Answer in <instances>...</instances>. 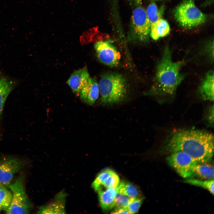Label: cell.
<instances>
[{"label": "cell", "mask_w": 214, "mask_h": 214, "mask_svg": "<svg viewBox=\"0 0 214 214\" xmlns=\"http://www.w3.org/2000/svg\"><path fill=\"white\" fill-rule=\"evenodd\" d=\"M142 202V199L139 197L131 198L127 207L130 214L137 212L141 205Z\"/></svg>", "instance_id": "cell-25"}, {"label": "cell", "mask_w": 214, "mask_h": 214, "mask_svg": "<svg viewBox=\"0 0 214 214\" xmlns=\"http://www.w3.org/2000/svg\"><path fill=\"white\" fill-rule=\"evenodd\" d=\"M66 195L63 192L58 193L51 202L39 208L38 214L65 213V200Z\"/></svg>", "instance_id": "cell-12"}, {"label": "cell", "mask_w": 214, "mask_h": 214, "mask_svg": "<svg viewBox=\"0 0 214 214\" xmlns=\"http://www.w3.org/2000/svg\"><path fill=\"white\" fill-rule=\"evenodd\" d=\"M1 210L0 209V211H1Z\"/></svg>", "instance_id": "cell-32"}, {"label": "cell", "mask_w": 214, "mask_h": 214, "mask_svg": "<svg viewBox=\"0 0 214 214\" xmlns=\"http://www.w3.org/2000/svg\"><path fill=\"white\" fill-rule=\"evenodd\" d=\"M213 106V105L212 107H211L210 110H209V113L208 114V119L209 120V121L211 123L213 122V119H214V108Z\"/></svg>", "instance_id": "cell-28"}, {"label": "cell", "mask_w": 214, "mask_h": 214, "mask_svg": "<svg viewBox=\"0 0 214 214\" xmlns=\"http://www.w3.org/2000/svg\"><path fill=\"white\" fill-rule=\"evenodd\" d=\"M174 15L182 27L188 29L202 25L206 21V15L196 6L193 0H185L175 9Z\"/></svg>", "instance_id": "cell-4"}, {"label": "cell", "mask_w": 214, "mask_h": 214, "mask_svg": "<svg viewBox=\"0 0 214 214\" xmlns=\"http://www.w3.org/2000/svg\"><path fill=\"white\" fill-rule=\"evenodd\" d=\"M130 198L117 190L113 208L115 209L127 207Z\"/></svg>", "instance_id": "cell-23"}, {"label": "cell", "mask_w": 214, "mask_h": 214, "mask_svg": "<svg viewBox=\"0 0 214 214\" xmlns=\"http://www.w3.org/2000/svg\"><path fill=\"white\" fill-rule=\"evenodd\" d=\"M94 47L97 57L102 63L111 67H116L119 65L120 54L111 42L98 41L95 43Z\"/></svg>", "instance_id": "cell-9"}, {"label": "cell", "mask_w": 214, "mask_h": 214, "mask_svg": "<svg viewBox=\"0 0 214 214\" xmlns=\"http://www.w3.org/2000/svg\"><path fill=\"white\" fill-rule=\"evenodd\" d=\"M213 41H210L205 46V52L211 59H213Z\"/></svg>", "instance_id": "cell-26"}, {"label": "cell", "mask_w": 214, "mask_h": 214, "mask_svg": "<svg viewBox=\"0 0 214 214\" xmlns=\"http://www.w3.org/2000/svg\"><path fill=\"white\" fill-rule=\"evenodd\" d=\"M185 183L200 187L208 190L213 195H214V179L210 180H200L188 179L185 180Z\"/></svg>", "instance_id": "cell-20"}, {"label": "cell", "mask_w": 214, "mask_h": 214, "mask_svg": "<svg viewBox=\"0 0 214 214\" xmlns=\"http://www.w3.org/2000/svg\"><path fill=\"white\" fill-rule=\"evenodd\" d=\"M86 66L74 71L70 75L67 83L76 95H79L81 89L90 77Z\"/></svg>", "instance_id": "cell-11"}, {"label": "cell", "mask_w": 214, "mask_h": 214, "mask_svg": "<svg viewBox=\"0 0 214 214\" xmlns=\"http://www.w3.org/2000/svg\"><path fill=\"white\" fill-rule=\"evenodd\" d=\"M213 134L200 130H181L171 133L164 141L161 150L163 154L183 152L198 163H208L214 153Z\"/></svg>", "instance_id": "cell-1"}, {"label": "cell", "mask_w": 214, "mask_h": 214, "mask_svg": "<svg viewBox=\"0 0 214 214\" xmlns=\"http://www.w3.org/2000/svg\"><path fill=\"white\" fill-rule=\"evenodd\" d=\"M12 194L5 186H3L0 188V209L6 211L10 204Z\"/></svg>", "instance_id": "cell-21"}, {"label": "cell", "mask_w": 214, "mask_h": 214, "mask_svg": "<svg viewBox=\"0 0 214 214\" xmlns=\"http://www.w3.org/2000/svg\"><path fill=\"white\" fill-rule=\"evenodd\" d=\"M193 176H197L202 179H213L214 178L213 167L207 163H197L193 169Z\"/></svg>", "instance_id": "cell-16"}, {"label": "cell", "mask_w": 214, "mask_h": 214, "mask_svg": "<svg viewBox=\"0 0 214 214\" xmlns=\"http://www.w3.org/2000/svg\"><path fill=\"white\" fill-rule=\"evenodd\" d=\"M111 213L113 214H130L127 207L115 209Z\"/></svg>", "instance_id": "cell-27"}, {"label": "cell", "mask_w": 214, "mask_h": 214, "mask_svg": "<svg viewBox=\"0 0 214 214\" xmlns=\"http://www.w3.org/2000/svg\"><path fill=\"white\" fill-rule=\"evenodd\" d=\"M183 63V61H173L170 48L168 45H166L157 65L154 85L147 95H173L184 78L180 72Z\"/></svg>", "instance_id": "cell-2"}, {"label": "cell", "mask_w": 214, "mask_h": 214, "mask_svg": "<svg viewBox=\"0 0 214 214\" xmlns=\"http://www.w3.org/2000/svg\"><path fill=\"white\" fill-rule=\"evenodd\" d=\"M165 10L164 5L161 6L158 8L154 1L149 4L146 11L150 25L162 18Z\"/></svg>", "instance_id": "cell-18"}, {"label": "cell", "mask_w": 214, "mask_h": 214, "mask_svg": "<svg viewBox=\"0 0 214 214\" xmlns=\"http://www.w3.org/2000/svg\"><path fill=\"white\" fill-rule=\"evenodd\" d=\"M13 86L12 81L0 74V116L5 102Z\"/></svg>", "instance_id": "cell-17"}, {"label": "cell", "mask_w": 214, "mask_h": 214, "mask_svg": "<svg viewBox=\"0 0 214 214\" xmlns=\"http://www.w3.org/2000/svg\"><path fill=\"white\" fill-rule=\"evenodd\" d=\"M117 189L130 198L139 197V192L138 189L132 183L125 181L122 180Z\"/></svg>", "instance_id": "cell-19"}, {"label": "cell", "mask_w": 214, "mask_h": 214, "mask_svg": "<svg viewBox=\"0 0 214 214\" xmlns=\"http://www.w3.org/2000/svg\"><path fill=\"white\" fill-rule=\"evenodd\" d=\"M24 161L17 157L4 156L0 157V182L7 187L14 176L23 168Z\"/></svg>", "instance_id": "cell-8"}, {"label": "cell", "mask_w": 214, "mask_h": 214, "mask_svg": "<svg viewBox=\"0 0 214 214\" xmlns=\"http://www.w3.org/2000/svg\"><path fill=\"white\" fill-rule=\"evenodd\" d=\"M166 158V161L169 166L184 178L193 176V169L198 163L188 154L179 151L171 153Z\"/></svg>", "instance_id": "cell-7"}, {"label": "cell", "mask_w": 214, "mask_h": 214, "mask_svg": "<svg viewBox=\"0 0 214 214\" xmlns=\"http://www.w3.org/2000/svg\"><path fill=\"white\" fill-rule=\"evenodd\" d=\"M170 29L168 22L161 18L150 25V36L153 40H157L167 36Z\"/></svg>", "instance_id": "cell-15"}, {"label": "cell", "mask_w": 214, "mask_h": 214, "mask_svg": "<svg viewBox=\"0 0 214 214\" xmlns=\"http://www.w3.org/2000/svg\"><path fill=\"white\" fill-rule=\"evenodd\" d=\"M3 185L0 182V188H1Z\"/></svg>", "instance_id": "cell-30"}, {"label": "cell", "mask_w": 214, "mask_h": 214, "mask_svg": "<svg viewBox=\"0 0 214 214\" xmlns=\"http://www.w3.org/2000/svg\"><path fill=\"white\" fill-rule=\"evenodd\" d=\"M129 1L131 4L136 7L141 5L142 0H129Z\"/></svg>", "instance_id": "cell-29"}, {"label": "cell", "mask_w": 214, "mask_h": 214, "mask_svg": "<svg viewBox=\"0 0 214 214\" xmlns=\"http://www.w3.org/2000/svg\"><path fill=\"white\" fill-rule=\"evenodd\" d=\"M214 74L213 70L207 72L199 88V93L203 100L213 101Z\"/></svg>", "instance_id": "cell-14"}, {"label": "cell", "mask_w": 214, "mask_h": 214, "mask_svg": "<svg viewBox=\"0 0 214 214\" xmlns=\"http://www.w3.org/2000/svg\"><path fill=\"white\" fill-rule=\"evenodd\" d=\"M113 171L109 169H104L100 171L92 183L93 188L97 191L101 188L105 181Z\"/></svg>", "instance_id": "cell-22"}, {"label": "cell", "mask_w": 214, "mask_h": 214, "mask_svg": "<svg viewBox=\"0 0 214 214\" xmlns=\"http://www.w3.org/2000/svg\"><path fill=\"white\" fill-rule=\"evenodd\" d=\"M117 187L101 188L97 191L100 204L103 210L107 211L114 207Z\"/></svg>", "instance_id": "cell-13"}, {"label": "cell", "mask_w": 214, "mask_h": 214, "mask_svg": "<svg viewBox=\"0 0 214 214\" xmlns=\"http://www.w3.org/2000/svg\"><path fill=\"white\" fill-rule=\"evenodd\" d=\"M100 94L98 83L95 78L90 76L81 89L79 95L81 100L89 105H93Z\"/></svg>", "instance_id": "cell-10"}, {"label": "cell", "mask_w": 214, "mask_h": 214, "mask_svg": "<svg viewBox=\"0 0 214 214\" xmlns=\"http://www.w3.org/2000/svg\"><path fill=\"white\" fill-rule=\"evenodd\" d=\"M24 176L20 175L9 185L7 188L12 194L11 202L6 211L8 214H28L32 204L26 194Z\"/></svg>", "instance_id": "cell-5"}, {"label": "cell", "mask_w": 214, "mask_h": 214, "mask_svg": "<svg viewBox=\"0 0 214 214\" xmlns=\"http://www.w3.org/2000/svg\"><path fill=\"white\" fill-rule=\"evenodd\" d=\"M119 179L117 174L113 171L104 182L102 188H116L119 184Z\"/></svg>", "instance_id": "cell-24"}, {"label": "cell", "mask_w": 214, "mask_h": 214, "mask_svg": "<svg viewBox=\"0 0 214 214\" xmlns=\"http://www.w3.org/2000/svg\"><path fill=\"white\" fill-rule=\"evenodd\" d=\"M150 27L145 10L140 5L136 6L131 18L130 40L140 43H148L149 41Z\"/></svg>", "instance_id": "cell-6"}, {"label": "cell", "mask_w": 214, "mask_h": 214, "mask_svg": "<svg viewBox=\"0 0 214 214\" xmlns=\"http://www.w3.org/2000/svg\"><path fill=\"white\" fill-rule=\"evenodd\" d=\"M127 83L125 77L118 73L110 72L103 75L98 83L100 103L111 105L124 101L128 93Z\"/></svg>", "instance_id": "cell-3"}, {"label": "cell", "mask_w": 214, "mask_h": 214, "mask_svg": "<svg viewBox=\"0 0 214 214\" xmlns=\"http://www.w3.org/2000/svg\"><path fill=\"white\" fill-rule=\"evenodd\" d=\"M150 0L152 1H161L162 0Z\"/></svg>", "instance_id": "cell-31"}]
</instances>
